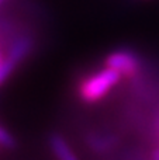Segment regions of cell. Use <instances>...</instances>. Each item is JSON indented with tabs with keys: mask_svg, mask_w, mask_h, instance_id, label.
<instances>
[{
	"mask_svg": "<svg viewBox=\"0 0 159 160\" xmlns=\"http://www.w3.org/2000/svg\"><path fill=\"white\" fill-rule=\"evenodd\" d=\"M152 159H154V160H159V149L154 150V153H152Z\"/></svg>",
	"mask_w": 159,
	"mask_h": 160,
	"instance_id": "52a82bcc",
	"label": "cell"
},
{
	"mask_svg": "<svg viewBox=\"0 0 159 160\" xmlns=\"http://www.w3.org/2000/svg\"><path fill=\"white\" fill-rule=\"evenodd\" d=\"M0 146L6 148V149H13L16 146V139L3 127H0Z\"/></svg>",
	"mask_w": 159,
	"mask_h": 160,
	"instance_id": "8992f818",
	"label": "cell"
},
{
	"mask_svg": "<svg viewBox=\"0 0 159 160\" xmlns=\"http://www.w3.org/2000/svg\"><path fill=\"white\" fill-rule=\"evenodd\" d=\"M34 47V39L30 35H21L11 44L10 49L7 52V58H10L11 61H14L17 65L21 61H24V58L33 51Z\"/></svg>",
	"mask_w": 159,
	"mask_h": 160,
	"instance_id": "3957f363",
	"label": "cell"
},
{
	"mask_svg": "<svg viewBox=\"0 0 159 160\" xmlns=\"http://www.w3.org/2000/svg\"><path fill=\"white\" fill-rule=\"evenodd\" d=\"M123 76L118 72L106 68L99 72L93 73L87 79H85L79 86V97L85 102H96L101 100L118 82Z\"/></svg>",
	"mask_w": 159,
	"mask_h": 160,
	"instance_id": "6da1fadb",
	"label": "cell"
},
{
	"mask_svg": "<svg viewBox=\"0 0 159 160\" xmlns=\"http://www.w3.org/2000/svg\"><path fill=\"white\" fill-rule=\"evenodd\" d=\"M16 66H17L16 62L11 61L7 56H6L4 59H2V62H0V84L7 80V78L13 73V70L16 69Z\"/></svg>",
	"mask_w": 159,
	"mask_h": 160,
	"instance_id": "5b68a950",
	"label": "cell"
},
{
	"mask_svg": "<svg viewBox=\"0 0 159 160\" xmlns=\"http://www.w3.org/2000/svg\"><path fill=\"white\" fill-rule=\"evenodd\" d=\"M2 2H3V0H0V3H2Z\"/></svg>",
	"mask_w": 159,
	"mask_h": 160,
	"instance_id": "ba28073f",
	"label": "cell"
},
{
	"mask_svg": "<svg viewBox=\"0 0 159 160\" xmlns=\"http://www.w3.org/2000/svg\"><path fill=\"white\" fill-rule=\"evenodd\" d=\"M48 143H49L51 150H52V153L56 156L58 160H78L73 150L70 149L69 145L66 143V141L61 135L52 133L48 139Z\"/></svg>",
	"mask_w": 159,
	"mask_h": 160,
	"instance_id": "277c9868",
	"label": "cell"
},
{
	"mask_svg": "<svg viewBox=\"0 0 159 160\" xmlns=\"http://www.w3.org/2000/svg\"><path fill=\"white\" fill-rule=\"evenodd\" d=\"M106 68L118 72L121 76L126 78H134L141 68V61L132 51L120 49L111 52L104 61Z\"/></svg>",
	"mask_w": 159,
	"mask_h": 160,
	"instance_id": "7a4b0ae2",
	"label": "cell"
}]
</instances>
